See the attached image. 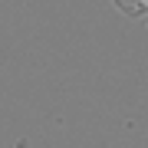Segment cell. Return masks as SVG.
Wrapping results in <instances>:
<instances>
[{
	"mask_svg": "<svg viewBox=\"0 0 148 148\" xmlns=\"http://www.w3.org/2000/svg\"><path fill=\"white\" fill-rule=\"evenodd\" d=\"M125 16H135V20H145L148 16V0H112Z\"/></svg>",
	"mask_w": 148,
	"mask_h": 148,
	"instance_id": "cell-1",
	"label": "cell"
}]
</instances>
